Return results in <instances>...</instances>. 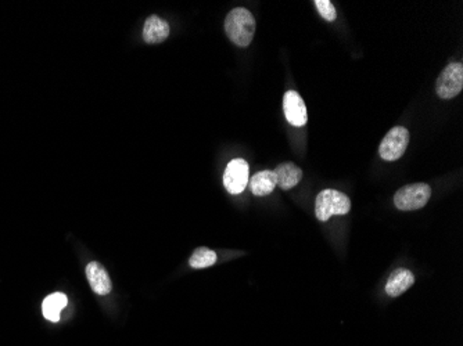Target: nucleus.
Wrapping results in <instances>:
<instances>
[{
	"instance_id": "1",
	"label": "nucleus",
	"mask_w": 463,
	"mask_h": 346,
	"mask_svg": "<svg viewBox=\"0 0 463 346\" xmlns=\"http://www.w3.org/2000/svg\"><path fill=\"white\" fill-rule=\"evenodd\" d=\"M256 19L243 7L233 9L225 20V32L232 43L239 48H247L256 35Z\"/></svg>"
},
{
	"instance_id": "2",
	"label": "nucleus",
	"mask_w": 463,
	"mask_h": 346,
	"mask_svg": "<svg viewBox=\"0 0 463 346\" xmlns=\"http://www.w3.org/2000/svg\"><path fill=\"white\" fill-rule=\"evenodd\" d=\"M350 209V198L337 190H323L315 201V215L321 222H326L335 215H347Z\"/></svg>"
},
{
	"instance_id": "3",
	"label": "nucleus",
	"mask_w": 463,
	"mask_h": 346,
	"mask_svg": "<svg viewBox=\"0 0 463 346\" xmlns=\"http://www.w3.org/2000/svg\"><path fill=\"white\" fill-rule=\"evenodd\" d=\"M432 197V189L426 183H413L400 189L394 196V204L400 211H416L423 208Z\"/></svg>"
},
{
	"instance_id": "4",
	"label": "nucleus",
	"mask_w": 463,
	"mask_h": 346,
	"mask_svg": "<svg viewBox=\"0 0 463 346\" xmlns=\"http://www.w3.org/2000/svg\"><path fill=\"white\" fill-rule=\"evenodd\" d=\"M463 89L462 63H451L439 74L436 83V92L441 99H454Z\"/></svg>"
},
{
	"instance_id": "5",
	"label": "nucleus",
	"mask_w": 463,
	"mask_h": 346,
	"mask_svg": "<svg viewBox=\"0 0 463 346\" xmlns=\"http://www.w3.org/2000/svg\"><path fill=\"white\" fill-rule=\"evenodd\" d=\"M410 145V132L404 126L392 127L383 139L379 154L385 161L400 159Z\"/></svg>"
},
{
	"instance_id": "6",
	"label": "nucleus",
	"mask_w": 463,
	"mask_h": 346,
	"mask_svg": "<svg viewBox=\"0 0 463 346\" xmlns=\"http://www.w3.org/2000/svg\"><path fill=\"white\" fill-rule=\"evenodd\" d=\"M249 183V164L241 159H233L224 173V186L231 194H240Z\"/></svg>"
},
{
	"instance_id": "7",
	"label": "nucleus",
	"mask_w": 463,
	"mask_h": 346,
	"mask_svg": "<svg viewBox=\"0 0 463 346\" xmlns=\"http://www.w3.org/2000/svg\"><path fill=\"white\" fill-rule=\"evenodd\" d=\"M283 110L284 117L288 124H291L296 127H301L307 124V121H308L307 107H306L304 100L297 92L288 90L284 93Z\"/></svg>"
},
{
	"instance_id": "8",
	"label": "nucleus",
	"mask_w": 463,
	"mask_h": 346,
	"mask_svg": "<svg viewBox=\"0 0 463 346\" xmlns=\"http://www.w3.org/2000/svg\"><path fill=\"white\" fill-rule=\"evenodd\" d=\"M85 272H86V277H88V281H89L92 290L98 295H107L108 293H111V288H113L111 280L105 272V269L99 262H90L86 266Z\"/></svg>"
},
{
	"instance_id": "9",
	"label": "nucleus",
	"mask_w": 463,
	"mask_h": 346,
	"mask_svg": "<svg viewBox=\"0 0 463 346\" xmlns=\"http://www.w3.org/2000/svg\"><path fill=\"white\" fill-rule=\"evenodd\" d=\"M415 283V277L408 269H397L390 274L386 283L388 297H400L407 293Z\"/></svg>"
},
{
	"instance_id": "10",
	"label": "nucleus",
	"mask_w": 463,
	"mask_h": 346,
	"mask_svg": "<svg viewBox=\"0 0 463 346\" xmlns=\"http://www.w3.org/2000/svg\"><path fill=\"white\" fill-rule=\"evenodd\" d=\"M170 36V25L158 16H150L143 26V39L146 43L155 45Z\"/></svg>"
},
{
	"instance_id": "11",
	"label": "nucleus",
	"mask_w": 463,
	"mask_h": 346,
	"mask_svg": "<svg viewBox=\"0 0 463 346\" xmlns=\"http://www.w3.org/2000/svg\"><path fill=\"white\" fill-rule=\"evenodd\" d=\"M276 176L278 186L283 190H290L296 187L301 179H303V171L293 162H284L278 165V168L274 171Z\"/></svg>"
},
{
	"instance_id": "12",
	"label": "nucleus",
	"mask_w": 463,
	"mask_h": 346,
	"mask_svg": "<svg viewBox=\"0 0 463 346\" xmlns=\"http://www.w3.org/2000/svg\"><path fill=\"white\" fill-rule=\"evenodd\" d=\"M250 186H251V192L254 196H257V197L268 196L278 186L276 176L274 171H261L251 177Z\"/></svg>"
},
{
	"instance_id": "13",
	"label": "nucleus",
	"mask_w": 463,
	"mask_h": 346,
	"mask_svg": "<svg viewBox=\"0 0 463 346\" xmlns=\"http://www.w3.org/2000/svg\"><path fill=\"white\" fill-rule=\"evenodd\" d=\"M68 300L67 297L61 293H54L52 295L46 298L42 305L43 315L48 320L57 323L60 320V312L67 306Z\"/></svg>"
},
{
	"instance_id": "14",
	"label": "nucleus",
	"mask_w": 463,
	"mask_h": 346,
	"mask_svg": "<svg viewBox=\"0 0 463 346\" xmlns=\"http://www.w3.org/2000/svg\"><path fill=\"white\" fill-rule=\"evenodd\" d=\"M217 262V253L209 248H197L189 259V265L193 269H204L209 268Z\"/></svg>"
},
{
	"instance_id": "15",
	"label": "nucleus",
	"mask_w": 463,
	"mask_h": 346,
	"mask_svg": "<svg viewBox=\"0 0 463 346\" xmlns=\"http://www.w3.org/2000/svg\"><path fill=\"white\" fill-rule=\"evenodd\" d=\"M319 14L326 20V21H331L333 23L337 19V14H335V6L332 4V1L329 0H315L313 1Z\"/></svg>"
}]
</instances>
